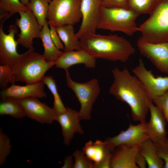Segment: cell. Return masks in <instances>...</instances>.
<instances>
[{
	"mask_svg": "<svg viewBox=\"0 0 168 168\" xmlns=\"http://www.w3.org/2000/svg\"><path fill=\"white\" fill-rule=\"evenodd\" d=\"M148 19L138 27L142 37L147 42L168 41V0H159Z\"/></svg>",
	"mask_w": 168,
	"mask_h": 168,
	"instance_id": "obj_5",
	"label": "cell"
},
{
	"mask_svg": "<svg viewBox=\"0 0 168 168\" xmlns=\"http://www.w3.org/2000/svg\"><path fill=\"white\" fill-rule=\"evenodd\" d=\"M0 115H9L18 119H21L26 116L17 100L10 97L2 98L0 103Z\"/></svg>",
	"mask_w": 168,
	"mask_h": 168,
	"instance_id": "obj_24",
	"label": "cell"
},
{
	"mask_svg": "<svg viewBox=\"0 0 168 168\" xmlns=\"http://www.w3.org/2000/svg\"><path fill=\"white\" fill-rule=\"evenodd\" d=\"M52 0H30L28 6L42 28L46 21L50 2Z\"/></svg>",
	"mask_w": 168,
	"mask_h": 168,
	"instance_id": "obj_25",
	"label": "cell"
},
{
	"mask_svg": "<svg viewBox=\"0 0 168 168\" xmlns=\"http://www.w3.org/2000/svg\"><path fill=\"white\" fill-rule=\"evenodd\" d=\"M159 0H127L128 10L141 14H150Z\"/></svg>",
	"mask_w": 168,
	"mask_h": 168,
	"instance_id": "obj_27",
	"label": "cell"
},
{
	"mask_svg": "<svg viewBox=\"0 0 168 168\" xmlns=\"http://www.w3.org/2000/svg\"><path fill=\"white\" fill-rule=\"evenodd\" d=\"M4 24L0 23V65L12 67L23 54H19L17 50L18 44L14 38L15 35L17 34L18 31L16 26L10 25L8 33L6 34L3 30Z\"/></svg>",
	"mask_w": 168,
	"mask_h": 168,
	"instance_id": "obj_13",
	"label": "cell"
},
{
	"mask_svg": "<svg viewBox=\"0 0 168 168\" xmlns=\"http://www.w3.org/2000/svg\"><path fill=\"white\" fill-rule=\"evenodd\" d=\"M65 71L67 85L73 91L80 104L79 119L89 120L92 105L100 93L98 80L93 78L84 83L77 82L71 78L68 70Z\"/></svg>",
	"mask_w": 168,
	"mask_h": 168,
	"instance_id": "obj_6",
	"label": "cell"
},
{
	"mask_svg": "<svg viewBox=\"0 0 168 168\" xmlns=\"http://www.w3.org/2000/svg\"><path fill=\"white\" fill-rule=\"evenodd\" d=\"M19 13L20 17L16 19L15 23L19 28L20 33L16 41L18 44L29 49L33 46V39L40 38L42 28L30 9Z\"/></svg>",
	"mask_w": 168,
	"mask_h": 168,
	"instance_id": "obj_11",
	"label": "cell"
},
{
	"mask_svg": "<svg viewBox=\"0 0 168 168\" xmlns=\"http://www.w3.org/2000/svg\"><path fill=\"white\" fill-rule=\"evenodd\" d=\"M74 163L73 161L72 156L69 155L66 156L63 160V164L62 168H73Z\"/></svg>",
	"mask_w": 168,
	"mask_h": 168,
	"instance_id": "obj_37",
	"label": "cell"
},
{
	"mask_svg": "<svg viewBox=\"0 0 168 168\" xmlns=\"http://www.w3.org/2000/svg\"><path fill=\"white\" fill-rule=\"evenodd\" d=\"M78 112L68 107L64 113L57 115L56 121L61 128L63 142L68 146L75 133L82 134Z\"/></svg>",
	"mask_w": 168,
	"mask_h": 168,
	"instance_id": "obj_16",
	"label": "cell"
},
{
	"mask_svg": "<svg viewBox=\"0 0 168 168\" xmlns=\"http://www.w3.org/2000/svg\"><path fill=\"white\" fill-rule=\"evenodd\" d=\"M96 59L83 49L64 51L55 61V65L65 71L72 65L79 64H83L88 68H94L96 66Z\"/></svg>",
	"mask_w": 168,
	"mask_h": 168,
	"instance_id": "obj_18",
	"label": "cell"
},
{
	"mask_svg": "<svg viewBox=\"0 0 168 168\" xmlns=\"http://www.w3.org/2000/svg\"><path fill=\"white\" fill-rule=\"evenodd\" d=\"M141 145L129 147L120 145L116 147L111 152L110 168H139L135 158Z\"/></svg>",
	"mask_w": 168,
	"mask_h": 168,
	"instance_id": "obj_20",
	"label": "cell"
},
{
	"mask_svg": "<svg viewBox=\"0 0 168 168\" xmlns=\"http://www.w3.org/2000/svg\"><path fill=\"white\" fill-rule=\"evenodd\" d=\"M150 114L149 121L146 123V132L148 139L155 143L167 138L166 130V121L161 110L151 100L149 104Z\"/></svg>",
	"mask_w": 168,
	"mask_h": 168,
	"instance_id": "obj_15",
	"label": "cell"
},
{
	"mask_svg": "<svg viewBox=\"0 0 168 168\" xmlns=\"http://www.w3.org/2000/svg\"><path fill=\"white\" fill-rule=\"evenodd\" d=\"M82 0H52L50 2L47 18L56 27L78 22L82 15Z\"/></svg>",
	"mask_w": 168,
	"mask_h": 168,
	"instance_id": "obj_7",
	"label": "cell"
},
{
	"mask_svg": "<svg viewBox=\"0 0 168 168\" xmlns=\"http://www.w3.org/2000/svg\"><path fill=\"white\" fill-rule=\"evenodd\" d=\"M140 15L128 9L101 6L97 29L120 31L131 36L138 31L136 21Z\"/></svg>",
	"mask_w": 168,
	"mask_h": 168,
	"instance_id": "obj_4",
	"label": "cell"
},
{
	"mask_svg": "<svg viewBox=\"0 0 168 168\" xmlns=\"http://www.w3.org/2000/svg\"><path fill=\"white\" fill-rule=\"evenodd\" d=\"M135 162L139 168H145L147 165L145 158L140 151L138 152L136 156Z\"/></svg>",
	"mask_w": 168,
	"mask_h": 168,
	"instance_id": "obj_36",
	"label": "cell"
},
{
	"mask_svg": "<svg viewBox=\"0 0 168 168\" xmlns=\"http://www.w3.org/2000/svg\"><path fill=\"white\" fill-rule=\"evenodd\" d=\"M44 84L40 81L36 83L21 86L14 83L0 91L1 98L10 97L18 100L28 97L38 98L45 97Z\"/></svg>",
	"mask_w": 168,
	"mask_h": 168,
	"instance_id": "obj_19",
	"label": "cell"
},
{
	"mask_svg": "<svg viewBox=\"0 0 168 168\" xmlns=\"http://www.w3.org/2000/svg\"><path fill=\"white\" fill-rule=\"evenodd\" d=\"M46 85L54 97L53 108L57 115L64 113L66 108L64 105L58 92L56 82L52 76H44L41 81Z\"/></svg>",
	"mask_w": 168,
	"mask_h": 168,
	"instance_id": "obj_26",
	"label": "cell"
},
{
	"mask_svg": "<svg viewBox=\"0 0 168 168\" xmlns=\"http://www.w3.org/2000/svg\"><path fill=\"white\" fill-rule=\"evenodd\" d=\"M101 6L108 8H122L128 9L127 0H103Z\"/></svg>",
	"mask_w": 168,
	"mask_h": 168,
	"instance_id": "obj_35",
	"label": "cell"
},
{
	"mask_svg": "<svg viewBox=\"0 0 168 168\" xmlns=\"http://www.w3.org/2000/svg\"><path fill=\"white\" fill-rule=\"evenodd\" d=\"M26 116L42 124H51L56 121L57 114L51 108L38 98L28 97L16 100Z\"/></svg>",
	"mask_w": 168,
	"mask_h": 168,
	"instance_id": "obj_10",
	"label": "cell"
},
{
	"mask_svg": "<svg viewBox=\"0 0 168 168\" xmlns=\"http://www.w3.org/2000/svg\"><path fill=\"white\" fill-rule=\"evenodd\" d=\"M155 144L157 155L164 162L163 168H168V138Z\"/></svg>",
	"mask_w": 168,
	"mask_h": 168,
	"instance_id": "obj_33",
	"label": "cell"
},
{
	"mask_svg": "<svg viewBox=\"0 0 168 168\" xmlns=\"http://www.w3.org/2000/svg\"><path fill=\"white\" fill-rule=\"evenodd\" d=\"M152 100L168 91V76H155L152 72L146 68L142 60L140 59L138 64L132 69Z\"/></svg>",
	"mask_w": 168,
	"mask_h": 168,
	"instance_id": "obj_8",
	"label": "cell"
},
{
	"mask_svg": "<svg viewBox=\"0 0 168 168\" xmlns=\"http://www.w3.org/2000/svg\"><path fill=\"white\" fill-rule=\"evenodd\" d=\"M75 158L73 168H93L94 163L82 151L76 150L72 154Z\"/></svg>",
	"mask_w": 168,
	"mask_h": 168,
	"instance_id": "obj_31",
	"label": "cell"
},
{
	"mask_svg": "<svg viewBox=\"0 0 168 168\" xmlns=\"http://www.w3.org/2000/svg\"><path fill=\"white\" fill-rule=\"evenodd\" d=\"M137 45L142 55L148 59L158 70L168 75V41L150 43L141 36Z\"/></svg>",
	"mask_w": 168,
	"mask_h": 168,
	"instance_id": "obj_9",
	"label": "cell"
},
{
	"mask_svg": "<svg viewBox=\"0 0 168 168\" xmlns=\"http://www.w3.org/2000/svg\"><path fill=\"white\" fill-rule=\"evenodd\" d=\"M79 40L82 49L96 58L125 63L135 51L128 40L116 34L106 35L90 33Z\"/></svg>",
	"mask_w": 168,
	"mask_h": 168,
	"instance_id": "obj_2",
	"label": "cell"
},
{
	"mask_svg": "<svg viewBox=\"0 0 168 168\" xmlns=\"http://www.w3.org/2000/svg\"><path fill=\"white\" fill-rule=\"evenodd\" d=\"M34 50L33 46L30 47L12 67L16 82L30 84L41 81L46 72L55 65V61H47Z\"/></svg>",
	"mask_w": 168,
	"mask_h": 168,
	"instance_id": "obj_3",
	"label": "cell"
},
{
	"mask_svg": "<svg viewBox=\"0 0 168 168\" xmlns=\"http://www.w3.org/2000/svg\"><path fill=\"white\" fill-rule=\"evenodd\" d=\"M16 82L11 66L0 65V87L2 90L8 87V84H14Z\"/></svg>",
	"mask_w": 168,
	"mask_h": 168,
	"instance_id": "obj_29",
	"label": "cell"
},
{
	"mask_svg": "<svg viewBox=\"0 0 168 168\" xmlns=\"http://www.w3.org/2000/svg\"><path fill=\"white\" fill-rule=\"evenodd\" d=\"M11 146L10 139L1 128L0 129V166L6 162L7 158L10 154Z\"/></svg>",
	"mask_w": 168,
	"mask_h": 168,
	"instance_id": "obj_30",
	"label": "cell"
},
{
	"mask_svg": "<svg viewBox=\"0 0 168 168\" xmlns=\"http://www.w3.org/2000/svg\"><path fill=\"white\" fill-rule=\"evenodd\" d=\"M146 123H140L136 125L130 124L126 130L121 131L116 136L107 138L105 141L109 149L112 152L120 145L130 147L141 145L148 139L146 132Z\"/></svg>",
	"mask_w": 168,
	"mask_h": 168,
	"instance_id": "obj_12",
	"label": "cell"
},
{
	"mask_svg": "<svg viewBox=\"0 0 168 168\" xmlns=\"http://www.w3.org/2000/svg\"><path fill=\"white\" fill-rule=\"evenodd\" d=\"M73 25H65L56 27V30L64 45V51L82 49L79 40L74 32Z\"/></svg>",
	"mask_w": 168,
	"mask_h": 168,
	"instance_id": "obj_21",
	"label": "cell"
},
{
	"mask_svg": "<svg viewBox=\"0 0 168 168\" xmlns=\"http://www.w3.org/2000/svg\"><path fill=\"white\" fill-rule=\"evenodd\" d=\"M29 9L20 0H0V12H6L11 16Z\"/></svg>",
	"mask_w": 168,
	"mask_h": 168,
	"instance_id": "obj_28",
	"label": "cell"
},
{
	"mask_svg": "<svg viewBox=\"0 0 168 168\" xmlns=\"http://www.w3.org/2000/svg\"><path fill=\"white\" fill-rule=\"evenodd\" d=\"M152 100L162 112L168 124V91L163 95L154 98Z\"/></svg>",
	"mask_w": 168,
	"mask_h": 168,
	"instance_id": "obj_32",
	"label": "cell"
},
{
	"mask_svg": "<svg viewBox=\"0 0 168 168\" xmlns=\"http://www.w3.org/2000/svg\"><path fill=\"white\" fill-rule=\"evenodd\" d=\"M112 72L114 81L109 93L129 106L133 120L145 122L149 103L152 100L141 83L125 67L122 70L115 67Z\"/></svg>",
	"mask_w": 168,
	"mask_h": 168,
	"instance_id": "obj_1",
	"label": "cell"
},
{
	"mask_svg": "<svg viewBox=\"0 0 168 168\" xmlns=\"http://www.w3.org/2000/svg\"><path fill=\"white\" fill-rule=\"evenodd\" d=\"M21 2L24 5L28 7L30 2V0H20Z\"/></svg>",
	"mask_w": 168,
	"mask_h": 168,
	"instance_id": "obj_38",
	"label": "cell"
},
{
	"mask_svg": "<svg viewBox=\"0 0 168 168\" xmlns=\"http://www.w3.org/2000/svg\"><path fill=\"white\" fill-rule=\"evenodd\" d=\"M48 21L46 20L43 25L40 35L44 48L42 54L47 61H55L61 54L62 52L55 46L50 35Z\"/></svg>",
	"mask_w": 168,
	"mask_h": 168,
	"instance_id": "obj_22",
	"label": "cell"
},
{
	"mask_svg": "<svg viewBox=\"0 0 168 168\" xmlns=\"http://www.w3.org/2000/svg\"><path fill=\"white\" fill-rule=\"evenodd\" d=\"M103 0H82L81 10L82 22L76 33L79 40L84 35L96 33L99 19L100 9Z\"/></svg>",
	"mask_w": 168,
	"mask_h": 168,
	"instance_id": "obj_14",
	"label": "cell"
},
{
	"mask_svg": "<svg viewBox=\"0 0 168 168\" xmlns=\"http://www.w3.org/2000/svg\"><path fill=\"white\" fill-rule=\"evenodd\" d=\"M50 27V37L56 47L59 49H63L64 45L61 42L56 30V27L51 22L48 21Z\"/></svg>",
	"mask_w": 168,
	"mask_h": 168,
	"instance_id": "obj_34",
	"label": "cell"
},
{
	"mask_svg": "<svg viewBox=\"0 0 168 168\" xmlns=\"http://www.w3.org/2000/svg\"><path fill=\"white\" fill-rule=\"evenodd\" d=\"M86 156L94 163V168H110L112 152L105 141L97 140L86 142L82 148Z\"/></svg>",
	"mask_w": 168,
	"mask_h": 168,
	"instance_id": "obj_17",
	"label": "cell"
},
{
	"mask_svg": "<svg viewBox=\"0 0 168 168\" xmlns=\"http://www.w3.org/2000/svg\"><path fill=\"white\" fill-rule=\"evenodd\" d=\"M140 152L145 158L149 168H164V163L157 154L155 144L149 139L141 144Z\"/></svg>",
	"mask_w": 168,
	"mask_h": 168,
	"instance_id": "obj_23",
	"label": "cell"
}]
</instances>
